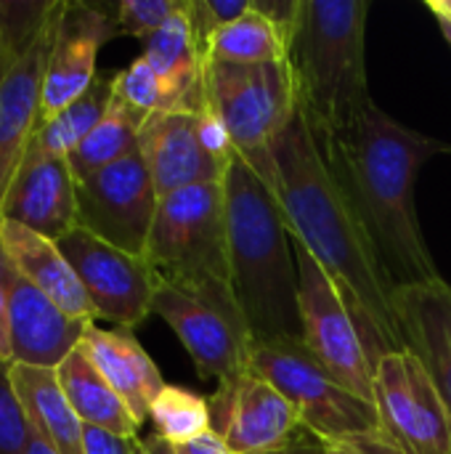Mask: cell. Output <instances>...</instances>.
Segmentation results:
<instances>
[{
    "label": "cell",
    "mask_w": 451,
    "mask_h": 454,
    "mask_svg": "<svg viewBox=\"0 0 451 454\" xmlns=\"http://www.w3.org/2000/svg\"><path fill=\"white\" fill-rule=\"evenodd\" d=\"M271 192L282 205L290 237L316 258L343 293L372 370L385 354L407 351L393 303L396 290L385 279L372 245L330 176L311 128L298 112L274 144Z\"/></svg>",
    "instance_id": "6da1fadb"
},
{
    "label": "cell",
    "mask_w": 451,
    "mask_h": 454,
    "mask_svg": "<svg viewBox=\"0 0 451 454\" xmlns=\"http://www.w3.org/2000/svg\"><path fill=\"white\" fill-rule=\"evenodd\" d=\"M319 152L391 287L441 279L417 218L415 184L431 157L451 152L449 144L401 125L369 101Z\"/></svg>",
    "instance_id": "7a4b0ae2"
},
{
    "label": "cell",
    "mask_w": 451,
    "mask_h": 454,
    "mask_svg": "<svg viewBox=\"0 0 451 454\" xmlns=\"http://www.w3.org/2000/svg\"><path fill=\"white\" fill-rule=\"evenodd\" d=\"M229 223V285L255 343L303 340L298 263L276 194L234 154L223 178Z\"/></svg>",
    "instance_id": "3957f363"
},
{
    "label": "cell",
    "mask_w": 451,
    "mask_h": 454,
    "mask_svg": "<svg viewBox=\"0 0 451 454\" xmlns=\"http://www.w3.org/2000/svg\"><path fill=\"white\" fill-rule=\"evenodd\" d=\"M369 0H300L287 64L295 109L316 144L343 133L372 101L367 85Z\"/></svg>",
    "instance_id": "277c9868"
},
{
    "label": "cell",
    "mask_w": 451,
    "mask_h": 454,
    "mask_svg": "<svg viewBox=\"0 0 451 454\" xmlns=\"http://www.w3.org/2000/svg\"><path fill=\"white\" fill-rule=\"evenodd\" d=\"M207 106L226 125L234 152L266 181H274V144L295 117V85L287 61H205Z\"/></svg>",
    "instance_id": "5b68a950"
},
{
    "label": "cell",
    "mask_w": 451,
    "mask_h": 454,
    "mask_svg": "<svg viewBox=\"0 0 451 454\" xmlns=\"http://www.w3.org/2000/svg\"><path fill=\"white\" fill-rule=\"evenodd\" d=\"M144 258L157 282H229L223 184H199L159 197Z\"/></svg>",
    "instance_id": "8992f818"
},
{
    "label": "cell",
    "mask_w": 451,
    "mask_h": 454,
    "mask_svg": "<svg viewBox=\"0 0 451 454\" xmlns=\"http://www.w3.org/2000/svg\"><path fill=\"white\" fill-rule=\"evenodd\" d=\"M152 314L178 335L202 378L223 383L250 370L253 333L229 282H157Z\"/></svg>",
    "instance_id": "52a82bcc"
},
{
    "label": "cell",
    "mask_w": 451,
    "mask_h": 454,
    "mask_svg": "<svg viewBox=\"0 0 451 454\" xmlns=\"http://www.w3.org/2000/svg\"><path fill=\"white\" fill-rule=\"evenodd\" d=\"M250 367L295 407L300 426L324 442L385 431L377 407L343 388L311 354L306 340L282 338L255 343Z\"/></svg>",
    "instance_id": "ba28073f"
},
{
    "label": "cell",
    "mask_w": 451,
    "mask_h": 454,
    "mask_svg": "<svg viewBox=\"0 0 451 454\" xmlns=\"http://www.w3.org/2000/svg\"><path fill=\"white\" fill-rule=\"evenodd\" d=\"M295 263L306 346L343 388L375 404V370L343 293L316 263V258L298 242Z\"/></svg>",
    "instance_id": "9c48e42d"
},
{
    "label": "cell",
    "mask_w": 451,
    "mask_h": 454,
    "mask_svg": "<svg viewBox=\"0 0 451 454\" xmlns=\"http://www.w3.org/2000/svg\"><path fill=\"white\" fill-rule=\"evenodd\" d=\"M77 226L130 253H146L159 194L138 152L77 181Z\"/></svg>",
    "instance_id": "30bf717a"
},
{
    "label": "cell",
    "mask_w": 451,
    "mask_h": 454,
    "mask_svg": "<svg viewBox=\"0 0 451 454\" xmlns=\"http://www.w3.org/2000/svg\"><path fill=\"white\" fill-rule=\"evenodd\" d=\"M375 407L404 454H451L447 402L412 351H391L375 364Z\"/></svg>",
    "instance_id": "8fae6325"
},
{
    "label": "cell",
    "mask_w": 451,
    "mask_h": 454,
    "mask_svg": "<svg viewBox=\"0 0 451 454\" xmlns=\"http://www.w3.org/2000/svg\"><path fill=\"white\" fill-rule=\"evenodd\" d=\"M56 245L74 269L96 319L133 330L152 314L157 277L146 258L130 255L80 226Z\"/></svg>",
    "instance_id": "7c38bea8"
},
{
    "label": "cell",
    "mask_w": 451,
    "mask_h": 454,
    "mask_svg": "<svg viewBox=\"0 0 451 454\" xmlns=\"http://www.w3.org/2000/svg\"><path fill=\"white\" fill-rule=\"evenodd\" d=\"M210 402L213 434L234 454H271L290 442L300 418L295 407L253 367L218 383Z\"/></svg>",
    "instance_id": "4fadbf2b"
},
{
    "label": "cell",
    "mask_w": 451,
    "mask_h": 454,
    "mask_svg": "<svg viewBox=\"0 0 451 454\" xmlns=\"http://www.w3.org/2000/svg\"><path fill=\"white\" fill-rule=\"evenodd\" d=\"M117 32L114 11L104 3L66 0L58 21V35L48 59L43 98H40V128L51 122L64 106L80 98L96 80V59L106 40Z\"/></svg>",
    "instance_id": "5bb4252c"
},
{
    "label": "cell",
    "mask_w": 451,
    "mask_h": 454,
    "mask_svg": "<svg viewBox=\"0 0 451 454\" xmlns=\"http://www.w3.org/2000/svg\"><path fill=\"white\" fill-rule=\"evenodd\" d=\"M64 3L66 0H58L53 16L48 19L32 51L0 85V210L13 186L16 173L24 165V157L35 141V133L40 130L43 80H45L48 59L58 35Z\"/></svg>",
    "instance_id": "9a60e30c"
},
{
    "label": "cell",
    "mask_w": 451,
    "mask_h": 454,
    "mask_svg": "<svg viewBox=\"0 0 451 454\" xmlns=\"http://www.w3.org/2000/svg\"><path fill=\"white\" fill-rule=\"evenodd\" d=\"M5 293L11 364L58 370V364L82 343L90 325L66 317L13 266H8Z\"/></svg>",
    "instance_id": "2e32d148"
},
{
    "label": "cell",
    "mask_w": 451,
    "mask_h": 454,
    "mask_svg": "<svg viewBox=\"0 0 451 454\" xmlns=\"http://www.w3.org/2000/svg\"><path fill=\"white\" fill-rule=\"evenodd\" d=\"M159 197L173 192L223 184L229 165L215 160L199 138V112H154L141 128L138 144Z\"/></svg>",
    "instance_id": "e0dca14e"
},
{
    "label": "cell",
    "mask_w": 451,
    "mask_h": 454,
    "mask_svg": "<svg viewBox=\"0 0 451 454\" xmlns=\"http://www.w3.org/2000/svg\"><path fill=\"white\" fill-rule=\"evenodd\" d=\"M77 181L69 162L29 146L21 170L3 202L0 221H13L51 242L77 229Z\"/></svg>",
    "instance_id": "ac0fdd59"
},
{
    "label": "cell",
    "mask_w": 451,
    "mask_h": 454,
    "mask_svg": "<svg viewBox=\"0 0 451 454\" xmlns=\"http://www.w3.org/2000/svg\"><path fill=\"white\" fill-rule=\"evenodd\" d=\"M407 351H412L439 386L451 415V285L436 282L393 293Z\"/></svg>",
    "instance_id": "d6986e66"
},
{
    "label": "cell",
    "mask_w": 451,
    "mask_h": 454,
    "mask_svg": "<svg viewBox=\"0 0 451 454\" xmlns=\"http://www.w3.org/2000/svg\"><path fill=\"white\" fill-rule=\"evenodd\" d=\"M0 245L11 266L29 282L35 285L45 298H51L66 317L96 325L93 306L69 266V261L61 255L58 245L13 223V221H0Z\"/></svg>",
    "instance_id": "ffe728a7"
},
{
    "label": "cell",
    "mask_w": 451,
    "mask_h": 454,
    "mask_svg": "<svg viewBox=\"0 0 451 454\" xmlns=\"http://www.w3.org/2000/svg\"><path fill=\"white\" fill-rule=\"evenodd\" d=\"M80 346L88 354V359L96 364V370L104 375V380L117 391V396L133 412V418L144 426L154 399L167 383L162 380L152 356L136 340L133 330L125 327L101 330L90 325Z\"/></svg>",
    "instance_id": "44dd1931"
},
{
    "label": "cell",
    "mask_w": 451,
    "mask_h": 454,
    "mask_svg": "<svg viewBox=\"0 0 451 454\" xmlns=\"http://www.w3.org/2000/svg\"><path fill=\"white\" fill-rule=\"evenodd\" d=\"M11 380L29 428H35L58 454H85V426L69 407L56 370L11 364Z\"/></svg>",
    "instance_id": "7402d4cb"
},
{
    "label": "cell",
    "mask_w": 451,
    "mask_h": 454,
    "mask_svg": "<svg viewBox=\"0 0 451 454\" xmlns=\"http://www.w3.org/2000/svg\"><path fill=\"white\" fill-rule=\"evenodd\" d=\"M56 378L69 407L82 420V426H93L125 439H138L141 423L133 418V412L125 407L117 391L104 380V375L82 351V346H77L58 364Z\"/></svg>",
    "instance_id": "603a6c76"
},
{
    "label": "cell",
    "mask_w": 451,
    "mask_h": 454,
    "mask_svg": "<svg viewBox=\"0 0 451 454\" xmlns=\"http://www.w3.org/2000/svg\"><path fill=\"white\" fill-rule=\"evenodd\" d=\"M146 117L149 114H141L133 106L122 104L120 98H114L106 117L66 157L74 181H82V178L93 176L96 170H101V168L138 152L141 128H144Z\"/></svg>",
    "instance_id": "cb8c5ba5"
},
{
    "label": "cell",
    "mask_w": 451,
    "mask_h": 454,
    "mask_svg": "<svg viewBox=\"0 0 451 454\" xmlns=\"http://www.w3.org/2000/svg\"><path fill=\"white\" fill-rule=\"evenodd\" d=\"M112 101H114V74L98 72L90 88L80 98L64 106L51 122H45L35 133L32 144L48 157L66 160L82 144V138L106 117Z\"/></svg>",
    "instance_id": "d4e9b609"
},
{
    "label": "cell",
    "mask_w": 451,
    "mask_h": 454,
    "mask_svg": "<svg viewBox=\"0 0 451 454\" xmlns=\"http://www.w3.org/2000/svg\"><path fill=\"white\" fill-rule=\"evenodd\" d=\"M234 61V64H276L287 61V37L250 5V11L226 27H221L205 51V61Z\"/></svg>",
    "instance_id": "484cf974"
},
{
    "label": "cell",
    "mask_w": 451,
    "mask_h": 454,
    "mask_svg": "<svg viewBox=\"0 0 451 454\" xmlns=\"http://www.w3.org/2000/svg\"><path fill=\"white\" fill-rule=\"evenodd\" d=\"M149 418L154 423V434L175 447L194 442L213 428L210 402L178 386H165L159 391V396L152 404Z\"/></svg>",
    "instance_id": "4316f807"
},
{
    "label": "cell",
    "mask_w": 451,
    "mask_h": 454,
    "mask_svg": "<svg viewBox=\"0 0 451 454\" xmlns=\"http://www.w3.org/2000/svg\"><path fill=\"white\" fill-rule=\"evenodd\" d=\"M114 98L133 106L141 114L170 112L167 88L157 69L144 56H138L128 69L114 72Z\"/></svg>",
    "instance_id": "83f0119b"
},
{
    "label": "cell",
    "mask_w": 451,
    "mask_h": 454,
    "mask_svg": "<svg viewBox=\"0 0 451 454\" xmlns=\"http://www.w3.org/2000/svg\"><path fill=\"white\" fill-rule=\"evenodd\" d=\"M183 5L186 0H120L112 5V11H114V24L120 35L146 40L167 19H173Z\"/></svg>",
    "instance_id": "f1b7e54d"
},
{
    "label": "cell",
    "mask_w": 451,
    "mask_h": 454,
    "mask_svg": "<svg viewBox=\"0 0 451 454\" xmlns=\"http://www.w3.org/2000/svg\"><path fill=\"white\" fill-rule=\"evenodd\" d=\"M29 423L11 380V364L0 362V454H24Z\"/></svg>",
    "instance_id": "f546056e"
},
{
    "label": "cell",
    "mask_w": 451,
    "mask_h": 454,
    "mask_svg": "<svg viewBox=\"0 0 451 454\" xmlns=\"http://www.w3.org/2000/svg\"><path fill=\"white\" fill-rule=\"evenodd\" d=\"M199 138H202V144H205V149L215 157V160H221V162H231V157L237 154L234 152V144H231V136H229V130H226V125L221 122V117L210 109V106H205L202 112H199Z\"/></svg>",
    "instance_id": "4dcf8cb0"
},
{
    "label": "cell",
    "mask_w": 451,
    "mask_h": 454,
    "mask_svg": "<svg viewBox=\"0 0 451 454\" xmlns=\"http://www.w3.org/2000/svg\"><path fill=\"white\" fill-rule=\"evenodd\" d=\"M327 444H330V454H404V450L385 431L348 436V439H338Z\"/></svg>",
    "instance_id": "1f68e13d"
},
{
    "label": "cell",
    "mask_w": 451,
    "mask_h": 454,
    "mask_svg": "<svg viewBox=\"0 0 451 454\" xmlns=\"http://www.w3.org/2000/svg\"><path fill=\"white\" fill-rule=\"evenodd\" d=\"M85 439V454H133L138 439H125V436H114L109 431L85 426L82 431Z\"/></svg>",
    "instance_id": "d6a6232c"
},
{
    "label": "cell",
    "mask_w": 451,
    "mask_h": 454,
    "mask_svg": "<svg viewBox=\"0 0 451 454\" xmlns=\"http://www.w3.org/2000/svg\"><path fill=\"white\" fill-rule=\"evenodd\" d=\"M271 454H330V444L322 436H316L311 428L298 426V431L290 436V442Z\"/></svg>",
    "instance_id": "836d02e7"
},
{
    "label": "cell",
    "mask_w": 451,
    "mask_h": 454,
    "mask_svg": "<svg viewBox=\"0 0 451 454\" xmlns=\"http://www.w3.org/2000/svg\"><path fill=\"white\" fill-rule=\"evenodd\" d=\"M8 258L0 245V362L11 364V346H8V293H5V277H8Z\"/></svg>",
    "instance_id": "e575fe53"
},
{
    "label": "cell",
    "mask_w": 451,
    "mask_h": 454,
    "mask_svg": "<svg viewBox=\"0 0 451 454\" xmlns=\"http://www.w3.org/2000/svg\"><path fill=\"white\" fill-rule=\"evenodd\" d=\"M175 447V444H173ZM175 452L178 454H234L229 450V444L218 436V434H213V431H207V434H202L199 439H194V442H186V444H178L175 447Z\"/></svg>",
    "instance_id": "d590c367"
},
{
    "label": "cell",
    "mask_w": 451,
    "mask_h": 454,
    "mask_svg": "<svg viewBox=\"0 0 451 454\" xmlns=\"http://www.w3.org/2000/svg\"><path fill=\"white\" fill-rule=\"evenodd\" d=\"M425 8H428L433 16H436V21H439L441 32H444V37H447V43L451 45V13L449 11H444L439 0H425Z\"/></svg>",
    "instance_id": "8d00e7d4"
},
{
    "label": "cell",
    "mask_w": 451,
    "mask_h": 454,
    "mask_svg": "<svg viewBox=\"0 0 451 454\" xmlns=\"http://www.w3.org/2000/svg\"><path fill=\"white\" fill-rule=\"evenodd\" d=\"M141 450H144V454H178L170 442H165V439H162V436H157V434H152V436L141 439Z\"/></svg>",
    "instance_id": "74e56055"
},
{
    "label": "cell",
    "mask_w": 451,
    "mask_h": 454,
    "mask_svg": "<svg viewBox=\"0 0 451 454\" xmlns=\"http://www.w3.org/2000/svg\"><path fill=\"white\" fill-rule=\"evenodd\" d=\"M24 454H58L35 428H29V439H27V447H24Z\"/></svg>",
    "instance_id": "f35d334b"
},
{
    "label": "cell",
    "mask_w": 451,
    "mask_h": 454,
    "mask_svg": "<svg viewBox=\"0 0 451 454\" xmlns=\"http://www.w3.org/2000/svg\"><path fill=\"white\" fill-rule=\"evenodd\" d=\"M439 3H441V8H444V11H449L451 13V0H439Z\"/></svg>",
    "instance_id": "ab89813d"
},
{
    "label": "cell",
    "mask_w": 451,
    "mask_h": 454,
    "mask_svg": "<svg viewBox=\"0 0 451 454\" xmlns=\"http://www.w3.org/2000/svg\"><path fill=\"white\" fill-rule=\"evenodd\" d=\"M133 454H144V450H141V439H138V444H136V450H133Z\"/></svg>",
    "instance_id": "60d3db41"
},
{
    "label": "cell",
    "mask_w": 451,
    "mask_h": 454,
    "mask_svg": "<svg viewBox=\"0 0 451 454\" xmlns=\"http://www.w3.org/2000/svg\"><path fill=\"white\" fill-rule=\"evenodd\" d=\"M3 82H5V77H3V69H0V85H3Z\"/></svg>",
    "instance_id": "b9f144b4"
}]
</instances>
